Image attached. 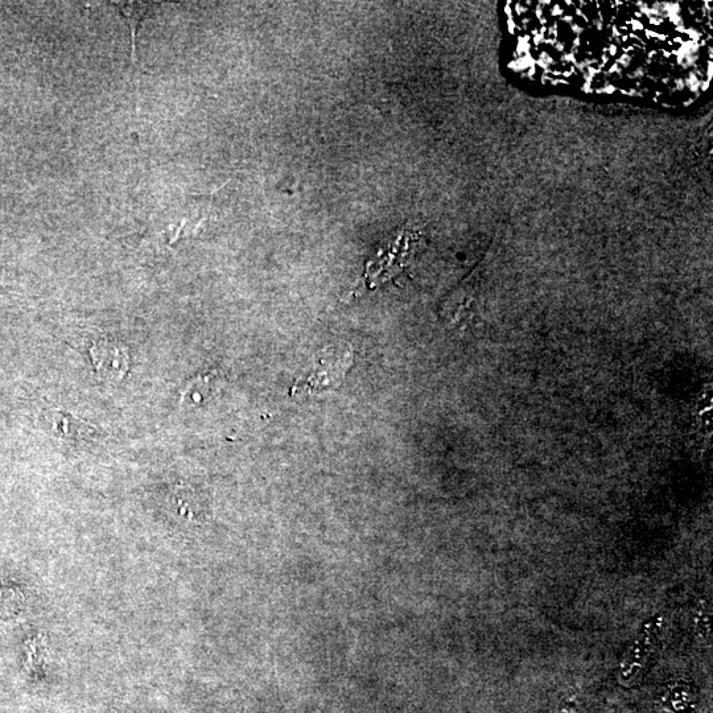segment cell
Here are the masks:
<instances>
[{
  "mask_svg": "<svg viewBox=\"0 0 713 713\" xmlns=\"http://www.w3.org/2000/svg\"><path fill=\"white\" fill-rule=\"evenodd\" d=\"M661 622L658 618L647 621L625 658L622 659L620 671H618V680L622 686H636L644 678L650 659L653 658L654 651L657 649Z\"/></svg>",
  "mask_w": 713,
  "mask_h": 713,
  "instance_id": "6da1fadb",
  "label": "cell"
},
{
  "mask_svg": "<svg viewBox=\"0 0 713 713\" xmlns=\"http://www.w3.org/2000/svg\"><path fill=\"white\" fill-rule=\"evenodd\" d=\"M352 361V352H344L339 356L337 354H328V356L321 357L315 372L309 374L306 379H299L295 383L292 393H307V391L309 393L315 391L316 393V391L341 385L350 365H352Z\"/></svg>",
  "mask_w": 713,
  "mask_h": 713,
  "instance_id": "7a4b0ae2",
  "label": "cell"
},
{
  "mask_svg": "<svg viewBox=\"0 0 713 713\" xmlns=\"http://www.w3.org/2000/svg\"><path fill=\"white\" fill-rule=\"evenodd\" d=\"M47 423L53 434L65 442L90 443L100 436V428L63 411L48 412Z\"/></svg>",
  "mask_w": 713,
  "mask_h": 713,
  "instance_id": "277c9868",
  "label": "cell"
},
{
  "mask_svg": "<svg viewBox=\"0 0 713 713\" xmlns=\"http://www.w3.org/2000/svg\"><path fill=\"white\" fill-rule=\"evenodd\" d=\"M90 358L103 381L119 382L129 372V352L119 342H96L90 349Z\"/></svg>",
  "mask_w": 713,
  "mask_h": 713,
  "instance_id": "3957f363",
  "label": "cell"
},
{
  "mask_svg": "<svg viewBox=\"0 0 713 713\" xmlns=\"http://www.w3.org/2000/svg\"><path fill=\"white\" fill-rule=\"evenodd\" d=\"M694 699L691 688L687 684H675L661 696L658 710L661 713H675L684 710Z\"/></svg>",
  "mask_w": 713,
  "mask_h": 713,
  "instance_id": "8992f818",
  "label": "cell"
},
{
  "mask_svg": "<svg viewBox=\"0 0 713 713\" xmlns=\"http://www.w3.org/2000/svg\"><path fill=\"white\" fill-rule=\"evenodd\" d=\"M550 713H580V703L578 696L567 695L566 698L560 700Z\"/></svg>",
  "mask_w": 713,
  "mask_h": 713,
  "instance_id": "52a82bcc",
  "label": "cell"
},
{
  "mask_svg": "<svg viewBox=\"0 0 713 713\" xmlns=\"http://www.w3.org/2000/svg\"><path fill=\"white\" fill-rule=\"evenodd\" d=\"M113 6L121 12L126 23L129 24L131 45H133L131 59H133V64L136 65V34H138L140 23L146 18L147 12L151 10L152 3L119 2L113 3Z\"/></svg>",
  "mask_w": 713,
  "mask_h": 713,
  "instance_id": "5b68a950",
  "label": "cell"
}]
</instances>
